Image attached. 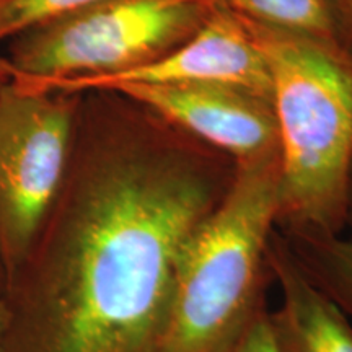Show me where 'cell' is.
<instances>
[{
	"instance_id": "cell-7",
	"label": "cell",
	"mask_w": 352,
	"mask_h": 352,
	"mask_svg": "<svg viewBox=\"0 0 352 352\" xmlns=\"http://www.w3.org/2000/svg\"><path fill=\"white\" fill-rule=\"evenodd\" d=\"M184 85L217 83L235 87L271 101V77L245 21L215 6L208 20L186 41L152 63L107 78L91 88L111 90L120 85Z\"/></svg>"
},
{
	"instance_id": "cell-3",
	"label": "cell",
	"mask_w": 352,
	"mask_h": 352,
	"mask_svg": "<svg viewBox=\"0 0 352 352\" xmlns=\"http://www.w3.org/2000/svg\"><path fill=\"white\" fill-rule=\"evenodd\" d=\"M280 183L279 151L236 162L226 195L179 256L158 352H220L267 307Z\"/></svg>"
},
{
	"instance_id": "cell-12",
	"label": "cell",
	"mask_w": 352,
	"mask_h": 352,
	"mask_svg": "<svg viewBox=\"0 0 352 352\" xmlns=\"http://www.w3.org/2000/svg\"><path fill=\"white\" fill-rule=\"evenodd\" d=\"M220 352H279L272 336L270 308H261Z\"/></svg>"
},
{
	"instance_id": "cell-13",
	"label": "cell",
	"mask_w": 352,
	"mask_h": 352,
	"mask_svg": "<svg viewBox=\"0 0 352 352\" xmlns=\"http://www.w3.org/2000/svg\"><path fill=\"white\" fill-rule=\"evenodd\" d=\"M336 21L340 39L344 36L352 44V0H328Z\"/></svg>"
},
{
	"instance_id": "cell-15",
	"label": "cell",
	"mask_w": 352,
	"mask_h": 352,
	"mask_svg": "<svg viewBox=\"0 0 352 352\" xmlns=\"http://www.w3.org/2000/svg\"><path fill=\"white\" fill-rule=\"evenodd\" d=\"M12 78H13V74H12L10 65L7 64V60L3 59V56H0V90H2L7 83H10Z\"/></svg>"
},
{
	"instance_id": "cell-11",
	"label": "cell",
	"mask_w": 352,
	"mask_h": 352,
	"mask_svg": "<svg viewBox=\"0 0 352 352\" xmlns=\"http://www.w3.org/2000/svg\"><path fill=\"white\" fill-rule=\"evenodd\" d=\"M100 0H0V43Z\"/></svg>"
},
{
	"instance_id": "cell-8",
	"label": "cell",
	"mask_w": 352,
	"mask_h": 352,
	"mask_svg": "<svg viewBox=\"0 0 352 352\" xmlns=\"http://www.w3.org/2000/svg\"><path fill=\"white\" fill-rule=\"evenodd\" d=\"M267 264L280 292L279 307L270 310L279 352H352L351 321L300 271L277 227L267 246Z\"/></svg>"
},
{
	"instance_id": "cell-5",
	"label": "cell",
	"mask_w": 352,
	"mask_h": 352,
	"mask_svg": "<svg viewBox=\"0 0 352 352\" xmlns=\"http://www.w3.org/2000/svg\"><path fill=\"white\" fill-rule=\"evenodd\" d=\"M80 107L78 94L13 78L0 90V292L63 186Z\"/></svg>"
},
{
	"instance_id": "cell-10",
	"label": "cell",
	"mask_w": 352,
	"mask_h": 352,
	"mask_svg": "<svg viewBox=\"0 0 352 352\" xmlns=\"http://www.w3.org/2000/svg\"><path fill=\"white\" fill-rule=\"evenodd\" d=\"M215 3L264 28L341 43L328 0H215Z\"/></svg>"
},
{
	"instance_id": "cell-14",
	"label": "cell",
	"mask_w": 352,
	"mask_h": 352,
	"mask_svg": "<svg viewBox=\"0 0 352 352\" xmlns=\"http://www.w3.org/2000/svg\"><path fill=\"white\" fill-rule=\"evenodd\" d=\"M349 233V239H352V165L349 173V188H347V214H346V230Z\"/></svg>"
},
{
	"instance_id": "cell-6",
	"label": "cell",
	"mask_w": 352,
	"mask_h": 352,
	"mask_svg": "<svg viewBox=\"0 0 352 352\" xmlns=\"http://www.w3.org/2000/svg\"><path fill=\"white\" fill-rule=\"evenodd\" d=\"M155 113L189 138L245 162L279 151L270 100L217 83L120 85L111 90Z\"/></svg>"
},
{
	"instance_id": "cell-4",
	"label": "cell",
	"mask_w": 352,
	"mask_h": 352,
	"mask_svg": "<svg viewBox=\"0 0 352 352\" xmlns=\"http://www.w3.org/2000/svg\"><path fill=\"white\" fill-rule=\"evenodd\" d=\"M215 0H100L8 39L13 80L41 91L83 94L152 63L191 38Z\"/></svg>"
},
{
	"instance_id": "cell-9",
	"label": "cell",
	"mask_w": 352,
	"mask_h": 352,
	"mask_svg": "<svg viewBox=\"0 0 352 352\" xmlns=\"http://www.w3.org/2000/svg\"><path fill=\"white\" fill-rule=\"evenodd\" d=\"M280 235L308 280L336 303L352 324V239L283 232Z\"/></svg>"
},
{
	"instance_id": "cell-1",
	"label": "cell",
	"mask_w": 352,
	"mask_h": 352,
	"mask_svg": "<svg viewBox=\"0 0 352 352\" xmlns=\"http://www.w3.org/2000/svg\"><path fill=\"white\" fill-rule=\"evenodd\" d=\"M233 171L131 109L80 107L63 186L0 292L2 352H158L184 245Z\"/></svg>"
},
{
	"instance_id": "cell-16",
	"label": "cell",
	"mask_w": 352,
	"mask_h": 352,
	"mask_svg": "<svg viewBox=\"0 0 352 352\" xmlns=\"http://www.w3.org/2000/svg\"><path fill=\"white\" fill-rule=\"evenodd\" d=\"M2 342H3V311H2V303H0V352H2Z\"/></svg>"
},
{
	"instance_id": "cell-2",
	"label": "cell",
	"mask_w": 352,
	"mask_h": 352,
	"mask_svg": "<svg viewBox=\"0 0 352 352\" xmlns=\"http://www.w3.org/2000/svg\"><path fill=\"white\" fill-rule=\"evenodd\" d=\"M243 21L271 77L283 179L277 230L342 235L352 165V51Z\"/></svg>"
}]
</instances>
